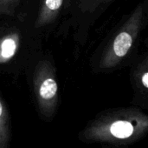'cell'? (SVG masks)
<instances>
[{
    "mask_svg": "<svg viewBox=\"0 0 148 148\" xmlns=\"http://www.w3.org/2000/svg\"><path fill=\"white\" fill-rule=\"evenodd\" d=\"M148 117L138 108L108 111L90 122L80 135L85 142L128 145L140 140L147 132Z\"/></svg>",
    "mask_w": 148,
    "mask_h": 148,
    "instance_id": "1",
    "label": "cell"
},
{
    "mask_svg": "<svg viewBox=\"0 0 148 148\" xmlns=\"http://www.w3.org/2000/svg\"><path fill=\"white\" fill-rule=\"evenodd\" d=\"M143 22L144 6L140 3L132 12L104 51L100 61L101 70L116 67L128 55L141 31Z\"/></svg>",
    "mask_w": 148,
    "mask_h": 148,
    "instance_id": "2",
    "label": "cell"
},
{
    "mask_svg": "<svg viewBox=\"0 0 148 148\" xmlns=\"http://www.w3.org/2000/svg\"><path fill=\"white\" fill-rule=\"evenodd\" d=\"M33 89L40 114L51 119L58 105V83L53 65L49 60H41L33 74Z\"/></svg>",
    "mask_w": 148,
    "mask_h": 148,
    "instance_id": "3",
    "label": "cell"
},
{
    "mask_svg": "<svg viewBox=\"0 0 148 148\" xmlns=\"http://www.w3.org/2000/svg\"><path fill=\"white\" fill-rule=\"evenodd\" d=\"M65 0H42L35 21V28L40 29L52 24L58 17Z\"/></svg>",
    "mask_w": 148,
    "mask_h": 148,
    "instance_id": "4",
    "label": "cell"
},
{
    "mask_svg": "<svg viewBox=\"0 0 148 148\" xmlns=\"http://www.w3.org/2000/svg\"><path fill=\"white\" fill-rule=\"evenodd\" d=\"M19 43V35L16 32L0 38V64L8 63L16 55Z\"/></svg>",
    "mask_w": 148,
    "mask_h": 148,
    "instance_id": "5",
    "label": "cell"
},
{
    "mask_svg": "<svg viewBox=\"0 0 148 148\" xmlns=\"http://www.w3.org/2000/svg\"><path fill=\"white\" fill-rule=\"evenodd\" d=\"M10 117L9 110L0 96V148H9L10 143Z\"/></svg>",
    "mask_w": 148,
    "mask_h": 148,
    "instance_id": "6",
    "label": "cell"
},
{
    "mask_svg": "<svg viewBox=\"0 0 148 148\" xmlns=\"http://www.w3.org/2000/svg\"><path fill=\"white\" fill-rule=\"evenodd\" d=\"M67 3H71L72 1H75L79 9L84 12H94L101 6L108 3L113 0H65Z\"/></svg>",
    "mask_w": 148,
    "mask_h": 148,
    "instance_id": "7",
    "label": "cell"
},
{
    "mask_svg": "<svg viewBox=\"0 0 148 148\" xmlns=\"http://www.w3.org/2000/svg\"><path fill=\"white\" fill-rule=\"evenodd\" d=\"M22 0H0V16H13Z\"/></svg>",
    "mask_w": 148,
    "mask_h": 148,
    "instance_id": "8",
    "label": "cell"
},
{
    "mask_svg": "<svg viewBox=\"0 0 148 148\" xmlns=\"http://www.w3.org/2000/svg\"><path fill=\"white\" fill-rule=\"evenodd\" d=\"M148 75H147V69L144 70V72L141 73L140 75V84L142 85V86L144 87L145 90H147L148 87Z\"/></svg>",
    "mask_w": 148,
    "mask_h": 148,
    "instance_id": "9",
    "label": "cell"
}]
</instances>
